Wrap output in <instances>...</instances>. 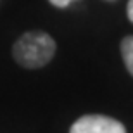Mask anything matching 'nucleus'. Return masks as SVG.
<instances>
[{
    "label": "nucleus",
    "instance_id": "1",
    "mask_svg": "<svg viewBox=\"0 0 133 133\" xmlns=\"http://www.w3.org/2000/svg\"><path fill=\"white\" fill-rule=\"evenodd\" d=\"M57 45L55 40L45 31H28L16 40L12 47V57L21 68L40 69L54 59Z\"/></svg>",
    "mask_w": 133,
    "mask_h": 133
},
{
    "label": "nucleus",
    "instance_id": "2",
    "mask_svg": "<svg viewBox=\"0 0 133 133\" xmlns=\"http://www.w3.org/2000/svg\"><path fill=\"white\" fill-rule=\"evenodd\" d=\"M69 133H126L123 123L104 114H85L71 124Z\"/></svg>",
    "mask_w": 133,
    "mask_h": 133
},
{
    "label": "nucleus",
    "instance_id": "3",
    "mask_svg": "<svg viewBox=\"0 0 133 133\" xmlns=\"http://www.w3.org/2000/svg\"><path fill=\"white\" fill-rule=\"evenodd\" d=\"M119 50H121V57H123L124 68L133 76V35H128V36H124L121 40Z\"/></svg>",
    "mask_w": 133,
    "mask_h": 133
},
{
    "label": "nucleus",
    "instance_id": "4",
    "mask_svg": "<svg viewBox=\"0 0 133 133\" xmlns=\"http://www.w3.org/2000/svg\"><path fill=\"white\" fill-rule=\"evenodd\" d=\"M52 5H55V7H59V9H64V7H68L69 4H73L74 0H49Z\"/></svg>",
    "mask_w": 133,
    "mask_h": 133
},
{
    "label": "nucleus",
    "instance_id": "5",
    "mask_svg": "<svg viewBox=\"0 0 133 133\" xmlns=\"http://www.w3.org/2000/svg\"><path fill=\"white\" fill-rule=\"evenodd\" d=\"M126 17L130 23H133V0H128L126 4Z\"/></svg>",
    "mask_w": 133,
    "mask_h": 133
},
{
    "label": "nucleus",
    "instance_id": "6",
    "mask_svg": "<svg viewBox=\"0 0 133 133\" xmlns=\"http://www.w3.org/2000/svg\"><path fill=\"white\" fill-rule=\"evenodd\" d=\"M107 2H112V0H107Z\"/></svg>",
    "mask_w": 133,
    "mask_h": 133
}]
</instances>
